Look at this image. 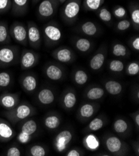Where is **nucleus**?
Returning <instances> with one entry per match:
<instances>
[{
	"mask_svg": "<svg viewBox=\"0 0 139 156\" xmlns=\"http://www.w3.org/2000/svg\"><path fill=\"white\" fill-rule=\"evenodd\" d=\"M130 46L131 48L134 50L135 51H139V37L138 36L133 37L130 41Z\"/></svg>",
	"mask_w": 139,
	"mask_h": 156,
	"instance_id": "nucleus-44",
	"label": "nucleus"
},
{
	"mask_svg": "<svg viewBox=\"0 0 139 156\" xmlns=\"http://www.w3.org/2000/svg\"><path fill=\"white\" fill-rule=\"evenodd\" d=\"M21 85L25 91L28 93L33 92L38 87L36 76L32 73L24 75L21 80Z\"/></svg>",
	"mask_w": 139,
	"mask_h": 156,
	"instance_id": "nucleus-18",
	"label": "nucleus"
},
{
	"mask_svg": "<svg viewBox=\"0 0 139 156\" xmlns=\"http://www.w3.org/2000/svg\"><path fill=\"white\" fill-rule=\"evenodd\" d=\"M80 33L87 36H96L99 31L98 26L94 22L88 21H85L78 27Z\"/></svg>",
	"mask_w": 139,
	"mask_h": 156,
	"instance_id": "nucleus-19",
	"label": "nucleus"
},
{
	"mask_svg": "<svg viewBox=\"0 0 139 156\" xmlns=\"http://www.w3.org/2000/svg\"><path fill=\"white\" fill-rule=\"evenodd\" d=\"M11 39L7 22L5 21H0V44L3 45L9 44L11 42Z\"/></svg>",
	"mask_w": 139,
	"mask_h": 156,
	"instance_id": "nucleus-22",
	"label": "nucleus"
},
{
	"mask_svg": "<svg viewBox=\"0 0 139 156\" xmlns=\"http://www.w3.org/2000/svg\"><path fill=\"white\" fill-rule=\"evenodd\" d=\"M67 156H80L81 153L77 149H72L66 154Z\"/></svg>",
	"mask_w": 139,
	"mask_h": 156,
	"instance_id": "nucleus-45",
	"label": "nucleus"
},
{
	"mask_svg": "<svg viewBox=\"0 0 139 156\" xmlns=\"http://www.w3.org/2000/svg\"><path fill=\"white\" fill-rule=\"evenodd\" d=\"M20 57V49L17 46L8 44L0 47V67L5 68L18 64Z\"/></svg>",
	"mask_w": 139,
	"mask_h": 156,
	"instance_id": "nucleus-4",
	"label": "nucleus"
},
{
	"mask_svg": "<svg viewBox=\"0 0 139 156\" xmlns=\"http://www.w3.org/2000/svg\"><path fill=\"white\" fill-rule=\"evenodd\" d=\"M38 101L42 105H48L52 104L54 100L55 96L52 90L44 88L41 89L37 95Z\"/></svg>",
	"mask_w": 139,
	"mask_h": 156,
	"instance_id": "nucleus-20",
	"label": "nucleus"
},
{
	"mask_svg": "<svg viewBox=\"0 0 139 156\" xmlns=\"http://www.w3.org/2000/svg\"><path fill=\"white\" fill-rule=\"evenodd\" d=\"M74 79L77 84L82 85L87 83L88 80V75L84 70L79 69L75 72Z\"/></svg>",
	"mask_w": 139,
	"mask_h": 156,
	"instance_id": "nucleus-33",
	"label": "nucleus"
},
{
	"mask_svg": "<svg viewBox=\"0 0 139 156\" xmlns=\"http://www.w3.org/2000/svg\"><path fill=\"white\" fill-rule=\"evenodd\" d=\"M12 80V76L8 72H0V88L4 89L8 87Z\"/></svg>",
	"mask_w": 139,
	"mask_h": 156,
	"instance_id": "nucleus-36",
	"label": "nucleus"
},
{
	"mask_svg": "<svg viewBox=\"0 0 139 156\" xmlns=\"http://www.w3.org/2000/svg\"><path fill=\"white\" fill-rule=\"evenodd\" d=\"M82 0H66L60 9V17L66 23L72 24L78 20Z\"/></svg>",
	"mask_w": 139,
	"mask_h": 156,
	"instance_id": "nucleus-2",
	"label": "nucleus"
},
{
	"mask_svg": "<svg viewBox=\"0 0 139 156\" xmlns=\"http://www.w3.org/2000/svg\"><path fill=\"white\" fill-rule=\"evenodd\" d=\"M74 46L79 52L87 53L91 49L92 47V42L87 38L79 37L74 40Z\"/></svg>",
	"mask_w": 139,
	"mask_h": 156,
	"instance_id": "nucleus-23",
	"label": "nucleus"
},
{
	"mask_svg": "<svg viewBox=\"0 0 139 156\" xmlns=\"http://www.w3.org/2000/svg\"><path fill=\"white\" fill-rule=\"evenodd\" d=\"M58 1L59 2L60 4H63L66 1V0H58Z\"/></svg>",
	"mask_w": 139,
	"mask_h": 156,
	"instance_id": "nucleus-48",
	"label": "nucleus"
},
{
	"mask_svg": "<svg viewBox=\"0 0 139 156\" xmlns=\"http://www.w3.org/2000/svg\"><path fill=\"white\" fill-rule=\"evenodd\" d=\"M96 107L90 103L84 104L79 109V116L83 119H88L94 115Z\"/></svg>",
	"mask_w": 139,
	"mask_h": 156,
	"instance_id": "nucleus-25",
	"label": "nucleus"
},
{
	"mask_svg": "<svg viewBox=\"0 0 139 156\" xmlns=\"http://www.w3.org/2000/svg\"><path fill=\"white\" fill-rule=\"evenodd\" d=\"M85 147L90 151H94L99 146V142L97 138L93 134L87 136L84 140Z\"/></svg>",
	"mask_w": 139,
	"mask_h": 156,
	"instance_id": "nucleus-31",
	"label": "nucleus"
},
{
	"mask_svg": "<svg viewBox=\"0 0 139 156\" xmlns=\"http://www.w3.org/2000/svg\"><path fill=\"white\" fill-rule=\"evenodd\" d=\"M27 28L28 44L35 49H39L41 45L42 34L38 25L33 21H29Z\"/></svg>",
	"mask_w": 139,
	"mask_h": 156,
	"instance_id": "nucleus-8",
	"label": "nucleus"
},
{
	"mask_svg": "<svg viewBox=\"0 0 139 156\" xmlns=\"http://www.w3.org/2000/svg\"><path fill=\"white\" fill-rule=\"evenodd\" d=\"M112 54L117 57H126L129 54L127 47L121 43H115L112 48Z\"/></svg>",
	"mask_w": 139,
	"mask_h": 156,
	"instance_id": "nucleus-28",
	"label": "nucleus"
},
{
	"mask_svg": "<svg viewBox=\"0 0 139 156\" xmlns=\"http://www.w3.org/2000/svg\"><path fill=\"white\" fill-rule=\"evenodd\" d=\"M105 147L111 154L121 155L126 152V145L116 136H111L105 140Z\"/></svg>",
	"mask_w": 139,
	"mask_h": 156,
	"instance_id": "nucleus-11",
	"label": "nucleus"
},
{
	"mask_svg": "<svg viewBox=\"0 0 139 156\" xmlns=\"http://www.w3.org/2000/svg\"><path fill=\"white\" fill-rule=\"evenodd\" d=\"M39 55L31 49H23L20 57V63L23 70H29L35 67L39 62Z\"/></svg>",
	"mask_w": 139,
	"mask_h": 156,
	"instance_id": "nucleus-9",
	"label": "nucleus"
},
{
	"mask_svg": "<svg viewBox=\"0 0 139 156\" xmlns=\"http://www.w3.org/2000/svg\"><path fill=\"white\" fill-rule=\"evenodd\" d=\"M28 154L31 156H44L46 154V151L43 146L35 144L29 148Z\"/></svg>",
	"mask_w": 139,
	"mask_h": 156,
	"instance_id": "nucleus-38",
	"label": "nucleus"
},
{
	"mask_svg": "<svg viewBox=\"0 0 139 156\" xmlns=\"http://www.w3.org/2000/svg\"><path fill=\"white\" fill-rule=\"evenodd\" d=\"M16 135L11 122L2 118H0V141L9 142Z\"/></svg>",
	"mask_w": 139,
	"mask_h": 156,
	"instance_id": "nucleus-13",
	"label": "nucleus"
},
{
	"mask_svg": "<svg viewBox=\"0 0 139 156\" xmlns=\"http://www.w3.org/2000/svg\"><path fill=\"white\" fill-rule=\"evenodd\" d=\"M35 113V109L31 105L27 102H23L10 110H6L3 114L11 124L14 125L20 121L31 118Z\"/></svg>",
	"mask_w": 139,
	"mask_h": 156,
	"instance_id": "nucleus-1",
	"label": "nucleus"
},
{
	"mask_svg": "<svg viewBox=\"0 0 139 156\" xmlns=\"http://www.w3.org/2000/svg\"><path fill=\"white\" fill-rule=\"evenodd\" d=\"M20 103L18 93H4L0 95V106L6 110H10Z\"/></svg>",
	"mask_w": 139,
	"mask_h": 156,
	"instance_id": "nucleus-14",
	"label": "nucleus"
},
{
	"mask_svg": "<svg viewBox=\"0 0 139 156\" xmlns=\"http://www.w3.org/2000/svg\"><path fill=\"white\" fill-rule=\"evenodd\" d=\"M44 126L49 129H56L60 125V119L56 115H50L44 118Z\"/></svg>",
	"mask_w": 139,
	"mask_h": 156,
	"instance_id": "nucleus-27",
	"label": "nucleus"
},
{
	"mask_svg": "<svg viewBox=\"0 0 139 156\" xmlns=\"http://www.w3.org/2000/svg\"><path fill=\"white\" fill-rule=\"evenodd\" d=\"M105 2V0H83L82 7L86 11L96 12L100 9Z\"/></svg>",
	"mask_w": 139,
	"mask_h": 156,
	"instance_id": "nucleus-24",
	"label": "nucleus"
},
{
	"mask_svg": "<svg viewBox=\"0 0 139 156\" xmlns=\"http://www.w3.org/2000/svg\"><path fill=\"white\" fill-rule=\"evenodd\" d=\"M11 0H0V14L8 12L11 9Z\"/></svg>",
	"mask_w": 139,
	"mask_h": 156,
	"instance_id": "nucleus-41",
	"label": "nucleus"
},
{
	"mask_svg": "<svg viewBox=\"0 0 139 156\" xmlns=\"http://www.w3.org/2000/svg\"><path fill=\"white\" fill-rule=\"evenodd\" d=\"M63 105L68 110H71L75 105L77 98L75 93L72 91L67 92L63 98Z\"/></svg>",
	"mask_w": 139,
	"mask_h": 156,
	"instance_id": "nucleus-32",
	"label": "nucleus"
},
{
	"mask_svg": "<svg viewBox=\"0 0 139 156\" xmlns=\"http://www.w3.org/2000/svg\"><path fill=\"white\" fill-rule=\"evenodd\" d=\"M106 91L112 95H117L120 94L122 90V85L115 80L107 81L105 84Z\"/></svg>",
	"mask_w": 139,
	"mask_h": 156,
	"instance_id": "nucleus-26",
	"label": "nucleus"
},
{
	"mask_svg": "<svg viewBox=\"0 0 139 156\" xmlns=\"http://www.w3.org/2000/svg\"><path fill=\"white\" fill-rule=\"evenodd\" d=\"M104 124V120L101 118H96L92 119L89 124L88 128L90 131H97L101 129Z\"/></svg>",
	"mask_w": 139,
	"mask_h": 156,
	"instance_id": "nucleus-39",
	"label": "nucleus"
},
{
	"mask_svg": "<svg viewBox=\"0 0 139 156\" xmlns=\"http://www.w3.org/2000/svg\"><path fill=\"white\" fill-rule=\"evenodd\" d=\"M44 73L49 79L54 81L60 80L64 75V70L59 65L48 63L44 67Z\"/></svg>",
	"mask_w": 139,
	"mask_h": 156,
	"instance_id": "nucleus-15",
	"label": "nucleus"
},
{
	"mask_svg": "<svg viewBox=\"0 0 139 156\" xmlns=\"http://www.w3.org/2000/svg\"><path fill=\"white\" fill-rule=\"evenodd\" d=\"M114 131L120 134H124L127 132L129 128L128 123L122 119H119L116 120L114 123Z\"/></svg>",
	"mask_w": 139,
	"mask_h": 156,
	"instance_id": "nucleus-34",
	"label": "nucleus"
},
{
	"mask_svg": "<svg viewBox=\"0 0 139 156\" xmlns=\"http://www.w3.org/2000/svg\"><path fill=\"white\" fill-rule=\"evenodd\" d=\"M40 1H41V0H32V3L33 5H36L38 3H39Z\"/></svg>",
	"mask_w": 139,
	"mask_h": 156,
	"instance_id": "nucleus-47",
	"label": "nucleus"
},
{
	"mask_svg": "<svg viewBox=\"0 0 139 156\" xmlns=\"http://www.w3.org/2000/svg\"><path fill=\"white\" fill-rule=\"evenodd\" d=\"M52 57L63 64L71 63L75 58V54L72 49L66 46L59 47L51 53Z\"/></svg>",
	"mask_w": 139,
	"mask_h": 156,
	"instance_id": "nucleus-12",
	"label": "nucleus"
},
{
	"mask_svg": "<svg viewBox=\"0 0 139 156\" xmlns=\"http://www.w3.org/2000/svg\"><path fill=\"white\" fill-rule=\"evenodd\" d=\"M128 9L130 14L132 25L134 29L138 30L139 28V5L138 3L132 2L129 5Z\"/></svg>",
	"mask_w": 139,
	"mask_h": 156,
	"instance_id": "nucleus-21",
	"label": "nucleus"
},
{
	"mask_svg": "<svg viewBox=\"0 0 139 156\" xmlns=\"http://www.w3.org/2000/svg\"><path fill=\"white\" fill-rule=\"evenodd\" d=\"M60 3L58 0H41L37 9V15L40 20H48L56 14Z\"/></svg>",
	"mask_w": 139,
	"mask_h": 156,
	"instance_id": "nucleus-5",
	"label": "nucleus"
},
{
	"mask_svg": "<svg viewBox=\"0 0 139 156\" xmlns=\"http://www.w3.org/2000/svg\"><path fill=\"white\" fill-rule=\"evenodd\" d=\"M38 130V124L35 119H27L22 124L17 139L21 144H27Z\"/></svg>",
	"mask_w": 139,
	"mask_h": 156,
	"instance_id": "nucleus-6",
	"label": "nucleus"
},
{
	"mask_svg": "<svg viewBox=\"0 0 139 156\" xmlns=\"http://www.w3.org/2000/svg\"><path fill=\"white\" fill-rule=\"evenodd\" d=\"M132 26V23L128 19H122L119 21L116 26L115 29L117 30L120 31V32H123L128 30Z\"/></svg>",
	"mask_w": 139,
	"mask_h": 156,
	"instance_id": "nucleus-40",
	"label": "nucleus"
},
{
	"mask_svg": "<svg viewBox=\"0 0 139 156\" xmlns=\"http://www.w3.org/2000/svg\"><path fill=\"white\" fill-rule=\"evenodd\" d=\"M107 55V50L105 48H100L97 52L90 60L89 67L93 70H100L104 64Z\"/></svg>",
	"mask_w": 139,
	"mask_h": 156,
	"instance_id": "nucleus-17",
	"label": "nucleus"
},
{
	"mask_svg": "<svg viewBox=\"0 0 139 156\" xmlns=\"http://www.w3.org/2000/svg\"><path fill=\"white\" fill-rule=\"evenodd\" d=\"M97 12L99 18L104 23L109 24L112 21V14L106 6H102Z\"/></svg>",
	"mask_w": 139,
	"mask_h": 156,
	"instance_id": "nucleus-29",
	"label": "nucleus"
},
{
	"mask_svg": "<svg viewBox=\"0 0 139 156\" xmlns=\"http://www.w3.org/2000/svg\"><path fill=\"white\" fill-rule=\"evenodd\" d=\"M11 13L16 17H22L29 10V0H11Z\"/></svg>",
	"mask_w": 139,
	"mask_h": 156,
	"instance_id": "nucleus-16",
	"label": "nucleus"
},
{
	"mask_svg": "<svg viewBox=\"0 0 139 156\" xmlns=\"http://www.w3.org/2000/svg\"><path fill=\"white\" fill-rule=\"evenodd\" d=\"M112 14L115 18L119 20L125 19L128 16L127 10L121 5H115L112 9Z\"/></svg>",
	"mask_w": 139,
	"mask_h": 156,
	"instance_id": "nucleus-35",
	"label": "nucleus"
},
{
	"mask_svg": "<svg viewBox=\"0 0 139 156\" xmlns=\"http://www.w3.org/2000/svg\"><path fill=\"white\" fill-rule=\"evenodd\" d=\"M72 139V134L71 131L65 129L60 131L55 137L54 146L58 152L64 151Z\"/></svg>",
	"mask_w": 139,
	"mask_h": 156,
	"instance_id": "nucleus-10",
	"label": "nucleus"
},
{
	"mask_svg": "<svg viewBox=\"0 0 139 156\" xmlns=\"http://www.w3.org/2000/svg\"><path fill=\"white\" fill-rule=\"evenodd\" d=\"M134 122L136 124L137 126L138 127V126H139V114H138V112L137 113L136 115L135 114L134 117Z\"/></svg>",
	"mask_w": 139,
	"mask_h": 156,
	"instance_id": "nucleus-46",
	"label": "nucleus"
},
{
	"mask_svg": "<svg viewBox=\"0 0 139 156\" xmlns=\"http://www.w3.org/2000/svg\"><path fill=\"white\" fill-rule=\"evenodd\" d=\"M11 37L18 44L26 46L28 44L27 26L21 22L15 21L9 27Z\"/></svg>",
	"mask_w": 139,
	"mask_h": 156,
	"instance_id": "nucleus-7",
	"label": "nucleus"
},
{
	"mask_svg": "<svg viewBox=\"0 0 139 156\" xmlns=\"http://www.w3.org/2000/svg\"><path fill=\"white\" fill-rule=\"evenodd\" d=\"M127 73L130 76L137 75L139 73V64L137 62H132L127 67Z\"/></svg>",
	"mask_w": 139,
	"mask_h": 156,
	"instance_id": "nucleus-42",
	"label": "nucleus"
},
{
	"mask_svg": "<svg viewBox=\"0 0 139 156\" xmlns=\"http://www.w3.org/2000/svg\"><path fill=\"white\" fill-rule=\"evenodd\" d=\"M109 69L112 72L120 73L124 69V64L120 60L114 59L109 62Z\"/></svg>",
	"mask_w": 139,
	"mask_h": 156,
	"instance_id": "nucleus-37",
	"label": "nucleus"
},
{
	"mask_svg": "<svg viewBox=\"0 0 139 156\" xmlns=\"http://www.w3.org/2000/svg\"><path fill=\"white\" fill-rule=\"evenodd\" d=\"M42 36L45 45L48 47H53L62 40L63 32L57 23L49 21L43 27Z\"/></svg>",
	"mask_w": 139,
	"mask_h": 156,
	"instance_id": "nucleus-3",
	"label": "nucleus"
},
{
	"mask_svg": "<svg viewBox=\"0 0 139 156\" xmlns=\"http://www.w3.org/2000/svg\"><path fill=\"white\" fill-rule=\"evenodd\" d=\"M104 90L103 88L95 87L90 88L87 93L86 97L89 100H96L101 99L104 95Z\"/></svg>",
	"mask_w": 139,
	"mask_h": 156,
	"instance_id": "nucleus-30",
	"label": "nucleus"
},
{
	"mask_svg": "<svg viewBox=\"0 0 139 156\" xmlns=\"http://www.w3.org/2000/svg\"><path fill=\"white\" fill-rule=\"evenodd\" d=\"M6 155H7V156H20V155H21V152L18 147L11 146L6 151Z\"/></svg>",
	"mask_w": 139,
	"mask_h": 156,
	"instance_id": "nucleus-43",
	"label": "nucleus"
}]
</instances>
